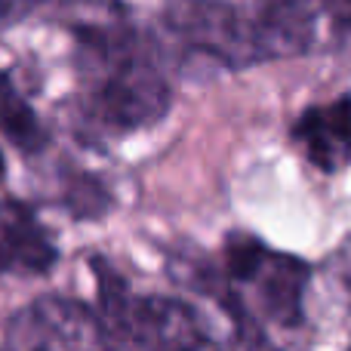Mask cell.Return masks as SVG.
<instances>
[{"label": "cell", "mask_w": 351, "mask_h": 351, "mask_svg": "<svg viewBox=\"0 0 351 351\" xmlns=\"http://www.w3.org/2000/svg\"><path fill=\"white\" fill-rule=\"evenodd\" d=\"M324 12H330L336 25H342L346 31H351V0H321Z\"/></svg>", "instance_id": "11"}, {"label": "cell", "mask_w": 351, "mask_h": 351, "mask_svg": "<svg viewBox=\"0 0 351 351\" xmlns=\"http://www.w3.org/2000/svg\"><path fill=\"white\" fill-rule=\"evenodd\" d=\"M80 108L102 133L130 136L170 114L173 90L133 31L93 25L77 31Z\"/></svg>", "instance_id": "1"}, {"label": "cell", "mask_w": 351, "mask_h": 351, "mask_svg": "<svg viewBox=\"0 0 351 351\" xmlns=\"http://www.w3.org/2000/svg\"><path fill=\"white\" fill-rule=\"evenodd\" d=\"M0 351H102V342L90 308L47 296L6 324Z\"/></svg>", "instance_id": "5"}, {"label": "cell", "mask_w": 351, "mask_h": 351, "mask_svg": "<svg viewBox=\"0 0 351 351\" xmlns=\"http://www.w3.org/2000/svg\"><path fill=\"white\" fill-rule=\"evenodd\" d=\"M290 139L315 170L339 173L351 164V93L311 105L296 117Z\"/></svg>", "instance_id": "6"}, {"label": "cell", "mask_w": 351, "mask_h": 351, "mask_svg": "<svg viewBox=\"0 0 351 351\" xmlns=\"http://www.w3.org/2000/svg\"><path fill=\"white\" fill-rule=\"evenodd\" d=\"M348 351H351V348H348Z\"/></svg>", "instance_id": "12"}, {"label": "cell", "mask_w": 351, "mask_h": 351, "mask_svg": "<svg viewBox=\"0 0 351 351\" xmlns=\"http://www.w3.org/2000/svg\"><path fill=\"white\" fill-rule=\"evenodd\" d=\"M56 259H59V250H56L53 234L40 225V219L19 200L0 197V278L47 274Z\"/></svg>", "instance_id": "7"}, {"label": "cell", "mask_w": 351, "mask_h": 351, "mask_svg": "<svg viewBox=\"0 0 351 351\" xmlns=\"http://www.w3.org/2000/svg\"><path fill=\"white\" fill-rule=\"evenodd\" d=\"M311 268L305 259L278 253L250 234H228L219 271L206 274L200 290L210 293L231 317L243 346L265 339L262 324L293 330L305 315V287Z\"/></svg>", "instance_id": "2"}, {"label": "cell", "mask_w": 351, "mask_h": 351, "mask_svg": "<svg viewBox=\"0 0 351 351\" xmlns=\"http://www.w3.org/2000/svg\"><path fill=\"white\" fill-rule=\"evenodd\" d=\"M0 136L25 154L47 148V130L37 121L28 99L19 93L10 71H0Z\"/></svg>", "instance_id": "9"}, {"label": "cell", "mask_w": 351, "mask_h": 351, "mask_svg": "<svg viewBox=\"0 0 351 351\" xmlns=\"http://www.w3.org/2000/svg\"><path fill=\"white\" fill-rule=\"evenodd\" d=\"M167 28L185 47L225 68H250L268 62L256 3L231 0H173L167 6Z\"/></svg>", "instance_id": "4"}, {"label": "cell", "mask_w": 351, "mask_h": 351, "mask_svg": "<svg viewBox=\"0 0 351 351\" xmlns=\"http://www.w3.org/2000/svg\"><path fill=\"white\" fill-rule=\"evenodd\" d=\"M268 62L293 59L311 49L317 16L308 0H253Z\"/></svg>", "instance_id": "8"}, {"label": "cell", "mask_w": 351, "mask_h": 351, "mask_svg": "<svg viewBox=\"0 0 351 351\" xmlns=\"http://www.w3.org/2000/svg\"><path fill=\"white\" fill-rule=\"evenodd\" d=\"M99 299L93 317L102 351H219L206 317L191 302L133 293L108 265L93 262Z\"/></svg>", "instance_id": "3"}, {"label": "cell", "mask_w": 351, "mask_h": 351, "mask_svg": "<svg viewBox=\"0 0 351 351\" xmlns=\"http://www.w3.org/2000/svg\"><path fill=\"white\" fill-rule=\"evenodd\" d=\"M327 271L333 278V284L342 290V296L351 302V234L342 237L339 247L333 250V256L327 259Z\"/></svg>", "instance_id": "10"}]
</instances>
